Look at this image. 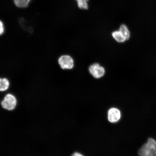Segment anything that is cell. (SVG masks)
Masks as SVG:
<instances>
[{
	"instance_id": "obj_1",
	"label": "cell",
	"mask_w": 156,
	"mask_h": 156,
	"mask_svg": "<svg viewBox=\"0 0 156 156\" xmlns=\"http://www.w3.org/2000/svg\"><path fill=\"white\" fill-rule=\"evenodd\" d=\"M18 105V99L14 94L9 93L3 95L0 105L2 108L7 112H12L16 108Z\"/></svg>"
},
{
	"instance_id": "obj_2",
	"label": "cell",
	"mask_w": 156,
	"mask_h": 156,
	"mask_svg": "<svg viewBox=\"0 0 156 156\" xmlns=\"http://www.w3.org/2000/svg\"><path fill=\"white\" fill-rule=\"evenodd\" d=\"M139 156H156V141L153 138H148L145 143L138 150Z\"/></svg>"
},
{
	"instance_id": "obj_3",
	"label": "cell",
	"mask_w": 156,
	"mask_h": 156,
	"mask_svg": "<svg viewBox=\"0 0 156 156\" xmlns=\"http://www.w3.org/2000/svg\"><path fill=\"white\" fill-rule=\"evenodd\" d=\"M121 112L119 109L115 107L110 108L107 112V119L109 122L115 123L119 121L121 118Z\"/></svg>"
},
{
	"instance_id": "obj_4",
	"label": "cell",
	"mask_w": 156,
	"mask_h": 156,
	"mask_svg": "<svg viewBox=\"0 0 156 156\" xmlns=\"http://www.w3.org/2000/svg\"><path fill=\"white\" fill-rule=\"evenodd\" d=\"M58 63L63 69H71L74 66L73 60L69 55H62L58 58Z\"/></svg>"
},
{
	"instance_id": "obj_5",
	"label": "cell",
	"mask_w": 156,
	"mask_h": 156,
	"mask_svg": "<svg viewBox=\"0 0 156 156\" xmlns=\"http://www.w3.org/2000/svg\"><path fill=\"white\" fill-rule=\"evenodd\" d=\"M89 71L91 75L96 78L102 77L105 73L104 68L98 64H94L91 66L89 67Z\"/></svg>"
},
{
	"instance_id": "obj_6",
	"label": "cell",
	"mask_w": 156,
	"mask_h": 156,
	"mask_svg": "<svg viewBox=\"0 0 156 156\" xmlns=\"http://www.w3.org/2000/svg\"><path fill=\"white\" fill-rule=\"evenodd\" d=\"M10 85V82L6 78H0V92L4 93L7 91Z\"/></svg>"
},
{
	"instance_id": "obj_7",
	"label": "cell",
	"mask_w": 156,
	"mask_h": 156,
	"mask_svg": "<svg viewBox=\"0 0 156 156\" xmlns=\"http://www.w3.org/2000/svg\"><path fill=\"white\" fill-rule=\"evenodd\" d=\"M32 0H13L15 4L20 8H25L28 6Z\"/></svg>"
},
{
	"instance_id": "obj_8",
	"label": "cell",
	"mask_w": 156,
	"mask_h": 156,
	"mask_svg": "<svg viewBox=\"0 0 156 156\" xmlns=\"http://www.w3.org/2000/svg\"><path fill=\"white\" fill-rule=\"evenodd\" d=\"M121 33L123 35L126 40H128L130 38V33L129 30L125 25L122 24L121 25L119 30Z\"/></svg>"
},
{
	"instance_id": "obj_9",
	"label": "cell",
	"mask_w": 156,
	"mask_h": 156,
	"mask_svg": "<svg viewBox=\"0 0 156 156\" xmlns=\"http://www.w3.org/2000/svg\"><path fill=\"white\" fill-rule=\"evenodd\" d=\"M112 35L113 37L119 42H124L126 40L119 31H115L112 33Z\"/></svg>"
},
{
	"instance_id": "obj_10",
	"label": "cell",
	"mask_w": 156,
	"mask_h": 156,
	"mask_svg": "<svg viewBox=\"0 0 156 156\" xmlns=\"http://www.w3.org/2000/svg\"><path fill=\"white\" fill-rule=\"evenodd\" d=\"M77 2V5L79 8L83 9H88V2L89 0H76Z\"/></svg>"
},
{
	"instance_id": "obj_11",
	"label": "cell",
	"mask_w": 156,
	"mask_h": 156,
	"mask_svg": "<svg viewBox=\"0 0 156 156\" xmlns=\"http://www.w3.org/2000/svg\"><path fill=\"white\" fill-rule=\"evenodd\" d=\"M5 31L4 25L2 21L0 20V36L2 35Z\"/></svg>"
},
{
	"instance_id": "obj_12",
	"label": "cell",
	"mask_w": 156,
	"mask_h": 156,
	"mask_svg": "<svg viewBox=\"0 0 156 156\" xmlns=\"http://www.w3.org/2000/svg\"><path fill=\"white\" fill-rule=\"evenodd\" d=\"M71 156H84L81 154V153H78V152H75V153H74Z\"/></svg>"
}]
</instances>
